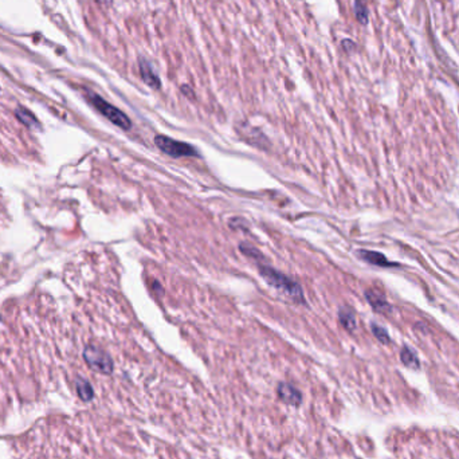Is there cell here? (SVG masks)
<instances>
[{
	"label": "cell",
	"mask_w": 459,
	"mask_h": 459,
	"mask_svg": "<svg viewBox=\"0 0 459 459\" xmlns=\"http://www.w3.org/2000/svg\"><path fill=\"white\" fill-rule=\"evenodd\" d=\"M400 359H402L404 365H407V367L414 368V369H418V368H419V360H418L416 355L410 349V348H403V349H402Z\"/></svg>",
	"instance_id": "11"
},
{
	"label": "cell",
	"mask_w": 459,
	"mask_h": 459,
	"mask_svg": "<svg viewBox=\"0 0 459 459\" xmlns=\"http://www.w3.org/2000/svg\"><path fill=\"white\" fill-rule=\"evenodd\" d=\"M84 360L90 369L102 375H112L114 371V363L112 357L104 349L96 345H88L85 348Z\"/></svg>",
	"instance_id": "3"
},
{
	"label": "cell",
	"mask_w": 459,
	"mask_h": 459,
	"mask_svg": "<svg viewBox=\"0 0 459 459\" xmlns=\"http://www.w3.org/2000/svg\"><path fill=\"white\" fill-rule=\"evenodd\" d=\"M260 277L268 282L270 286H273L274 289H277L278 292H281L282 294H285L289 298H292L293 301H296L298 304H305L304 292L300 285L297 284L296 281H293L292 278H289L288 276H285L281 272L273 269L272 266H266V265H259L258 266Z\"/></svg>",
	"instance_id": "1"
},
{
	"label": "cell",
	"mask_w": 459,
	"mask_h": 459,
	"mask_svg": "<svg viewBox=\"0 0 459 459\" xmlns=\"http://www.w3.org/2000/svg\"><path fill=\"white\" fill-rule=\"evenodd\" d=\"M356 18L361 24H365L368 20V11L365 7V0H356L355 3Z\"/></svg>",
	"instance_id": "13"
},
{
	"label": "cell",
	"mask_w": 459,
	"mask_h": 459,
	"mask_svg": "<svg viewBox=\"0 0 459 459\" xmlns=\"http://www.w3.org/2000/svg\"><path fill=\"white\" fill-rule=\"evenodd\" d=\"M181 92H183L184 94H185V96L188 94V97H191V98H193V93H192L191 89L188 88V86H185V85H184V86H181Z\"/></svg>",
	"instance_id": "16"
},
{
	"label": "cell",
	"mask_w": 459,
	"mask_h": 459,
	"mask_svg": "<svg viewBox=\"0 0 459 459\" xmlns=\"http://www.w3.org/2000/svg\"><path fill=\"white\" fill-rule=\"evenodd\" d=\"M96 2H98L100 4H110V3H112V0H96Z\"/></svg>",
	"instance_id": "17"
},
{
	"label": "cell",
	"mask_w": 459,
	"mask_h": 459,
	"mask_svg": "<svg viewBox=\"0 0 459 459\" xmlns=\"http://www.w3.org/2000/svg\"><path fill=\"white\" fill-rule=\"evenodd\" d=\"M155 144L161 152L167 153L171 157H176V159L177 157H198L199 156L198 149L195 147H192L191 144L173 140L171 137L161 136V135L155 137Z\"/></svg>",
	"instance_id": "4"
},
{
	"label": "cell",
	"mask_w": 459,
	"mask_h": 459,
	"mask_svg": "<svg viewBox=\"0 0 459 459\" xmlns=\"http://www.w3.org/2000/svg\"><path fill=\"white\" fill-rule=\"evenodd\" d=\"M239 250H240V252H242L243 255L247 256V258H251V259H254V260L264 259V254H262L258 248H255L254 246H251V244L240 243Z\"/></svg>",
	"instance_id": "12"
},
{
	"label": "cell",
	"mask_w": 459,
	"mask_h": 459,
	"mask_svg": "<svg viewBox=\"0 0 459 459\" xmlns=\"http://www.w3.org/2000/svg\"><path fill=\"white\" fill-rule=\"evenodd\" d=\"M372 332H373V335H375V337L379 340L380 343H383V344L389 343V336H388L387 331H385L384 327H381V326H379V325L373 323V325H372Z\"/></svg>",
	"instance_id": "14"
},
{
	"label": "cell",
	"mask_w": 459,
	"mask_h": 459,
	"mask_svg": "<svg viewBox=\"0 0 459 459\" xmlns=\"http://www.w3.org/2000/svg\"><path fill=\"white\" fill-rule=\"evenodd\" d=\"M139 68H140L141 80L144 81L145 84L148 85L149 88H152V89L161 88V81H160L159 76L156 74L155 70H153L152 66H151V63H149L148 60L144 59V58H140Z\"/></svg>",
	"instance_id": "6"
},
{
	"label": "cell",
	"mask_w": 459,
	"mask_h": 459,
	"mask_svg": "<svg viewBox=\"0 0 459 459\" xmlns=\"http://www.w3.org/2000/svg\"><path fill=\"white\" fill-rule=\"evenodd\" d=\"M77 392H78V396L81 398V400H84V402H90L93 399V396H94L92 384L86 381L85 379L77 380Z\"/></svg>",
	"instance_id": "10"
},
{
	"label": "cell",
	"mask_w": 459,
	"mask_h": 459,
	"mask_svg": "<svg viewBox=\"0 0 459 459\" xmlns=\"http://www.w3.org/2000/svg\"><path fill=\"white\" fill-rule=\"evenodd\" d=\"M277 395L280 398L281 402L289 406H300L302 403V394L298 388L289 383H280L277 387Z\"/></svg>",
	"instance_id": "5"
},
{
	"label": "cell",
	"mask_w": 459,
	"mask_h": 459,
	"mask_svg": "<svg viewBox=\"0 0 459 459\" xmlns=\"http://www.w3.org/2000/svg\"><path fill=\"white\" fill-rule=\"evenodd\" d=\"M89 102L98 110L104 117H106L110 122H113L114 125H117L118 128L125 129L128 130L132 126L130 118H129L124 112H121L120 109H117L116 106H113L112 104H109L104 98H101L100 96H97L94 93H89Z\"/></svg>",
	"instance_id": "2"
},
{
	"label": "cell",
	"mask_w": 459,
	"mask_h": 459,
	"mask_svg": "<svg viewBox=\"0 0 459 459\" xmlns=\"http://www.w3.org/2000/svg\"><path fill=\"white\" fill-rule=\"evenodd\" d=\"M16 114H18V117H19L20 120L23 121L24 124L31 125V124H34V122H36V120L34 118V116H32L30 112H27L26 109H20V110H18Z\"/></svg>",
	"instance_id": "15"
},
{
	"label": "cell",
	"mask_w": 459,
	"mask_h": 459,
	"mask_svg": "<svg viewBox=\"0 0 459 459\" xmlns=\"http://www.w3.org/2000/svg\"><path fill=\"white\" fill-rule=\"evenodd\" d=\"M339 319L347 331L353 332L356 329V317L355 313L349 307H340Z\"/></svg>",
	"instance_id": "9"
},
{
	"label": "cell",
	"mask_w": 459,
	"mask_h": 459,
	"mask_svg": "<svg viewBox=\"0 0 459 459\" xmlns=\"http://www.w3.org/2000/svg\"><path fill=\"white\" fill-rule=\"evenodd\" d=\"M357 256L365 260V262H368V264L375 265V266H379V268H391V266H395V264L389 262L383 254H380V252L377 251L359 250V251H357Z\"/></svg>",
	"instance_id": "8"
},
{
	"label": "cell",
	"mask_w": 459,
	"mask_h": 459,
	"mask_svg": "<svg viewBox=\"0 0 459 459\" xmlns=\"http://www.w3.org/2000/svg\"><path fill=\"white\" fill-rule=\"evenodd\" d=\"M365 298L371 304V306L376 311H379V313H388V311L391 310V305L388 304L385 297L381 293L377 292V290H373V289L367 290L365 292Z\"/></svg>",
	"instance_id": "7"
}]
</instances>
